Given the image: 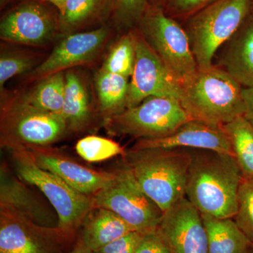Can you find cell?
<instances>
[{
	"mask_svg": "<svg viewBox=\"0 0 253 253\" xmlns=\"http://www.w3.org/2000/svg\"><path fill=\"white\" fill-rule=\"evenodd\" d=\"M10 169L6 163L0 167V208L7 210L26 217L38 225L54 228V213L44 202Z\"/></svg>",
	"mask_w": 253,
	"mask_h": 253,
	"instance_id": "2e32d148",
	"label": "cell"
},
{
	"mask_svg": "<svg viewBox=\"0 0 253 253\" xmlns=\"http://www.w3.org/2000/svg\"><path fill=\"white\" fill-rule=\"evenodd\" d=\"M129 78L100 70L95 81L100 109L105 118L119 114L126 109Z\"/></svg>",
	"mask_w": 253,
	"mask_h": 253,
	"instance_id": "7402d4cb",
	"label": "cell"
},
{
	"mask_svg": "<svg viewBox=\"0 0 253 253\" xmlns=\"http://www.w3.org/2000/svg\"><path fill=\"white\" fill-rule=\"evenodd\" d=\"M130 149L212 150L234 156L230 141L222 128L212 127L196 121L186 123L165 137L139 139Z\"/></svg>",
	"mask_w": 253,
	"mask_h": 253,
	"instance_id": "e0dca14e",
	"label": "cell"
},
{
	"mask_svg": "<svg viewBox=\"0 0 253 253\" xmlns=\"http://www.w3.org/2000/svg\"><path fill=\"white\" fill-rule=\"evenodd\" d=\"M1 146L9 150L48 147L68 130L62 114L43 111L21 98L6 105L1 113Z\"/></svg>",
	"mask_w": 253,
	"mask_h": 253,
	"instance_id": "52a82bcc",
	"label": "cell"
},
{
	"mask_svg": "<svg viewBox=\"0 0 253 253\" xmlns=\"http://www.w3.org/2000/svg\"><path fill=\"white\" fill-rule=\"evenodd\" d=\"M189 149L126 150L122 161L145 194L166 212L185 197Z\"/></svg>",
	"mask_w": 253,
	"mask_h": 253,
	"instance_id": "3957f363",
	"label": "cell"
},
{
	"mask_svg": "<svg viewBox=\"0 0 253 253\" xmlns=\"http://www.w3.org/2000/svg\"><path fill=\"white\" fill-rule=\"evenodd\" d=\"M37 60L31 56L3 54L0 58V89L5 83L18 75L27 72L36 66Z\"/></svg>",
	"mask_w": 253,
	"mask_h": 253,
	"instance_id": "f1b7e54d",
	"label": "cell"
},
{
	"mask_svg": "<svg viewBox=\"0 0 253 253\" xmlns=\"http://www.w3.org/2000/svg\"><path fill=\"white\" fill-rule=\"evenodd\" d=\"M201 215L207 232L208 253H249L252 241L234 218Z\"/></svg>",
	"mask_w": 253,
	"mask_h": 253,
	"instance_id": "ffe728a7",
	"label": "cell"
},
{
	"mask_svg": "<svg viewBox=\"0 0 253 253\" xmlns=\"http://www.w3.org/2000/svg\"><path fill=\"white\" fill-rule=\"evenodd\" d=\"M245 105L244 117L253 126V86L242 87Z\"/></svg>",
	"mask_w": 253,
	"mask_h": 253,
	"instance_id": "836d02e7",
	"label": "cell"
},
{
	"mask_svg": "<svg viewBox=\"0 0 253 253\" xmlns=\"http://www.w3.org/2000/svg\"><path fill=\"white\" fill-rule=\"evenodd\" d=\"M120 16L126 22L139 19L144 14L146 0H116Z\"/></svg>",
	"mask_w": 253,
	"mask_h": 253,
	"instance_id": "d6a6232c",
	"label": "cell"
},
{
	"mask_svg": "<svg viewBox=\"0 0 253 253\" xmlns=\"http://www.w3.org/2000/svg\"><path fill=\"white\" fill-rule=\"evenodd\" d=\"M83 224L82 241L93 252L134 231L118 214L105 208H93Z\"/></svg>",
	"mask_w": 253,
	"mask_h": 253,
	"instance_id": "d6986e66",
	"label": "cell"
},
{
	"mask_svg": "<svg viewBox=\"0 0 253 253\" xmlns=\"http://www.w3.org/2000/svg\"><path fill=\"white\" fill-rule=\"evenodd\" d=\"M214 0H170L169 12L172 16H191Z\"/></svg>",
	"mask_w": 253,
	"mask_h": 253,
	"instance_id": "1f68e13d",
	"label": "cell"
},
{
	"mask_svg": "<svg viewBox=\"0 0 253 253\" xmlns=\"http://www.w3.org/2000/svg\"><path fill=\"white\" fill-rule=\"evenodd\" d=\"M185 197L203 214L234 218L243 174L232 155L189 149Z\"/></svg>",
	"mask_w": 253,
	"mask_h": 253,
	"instance_id": "6da1fadb",
	"label": "cell"
},
{
	"mask_svg": "<svg viewBox=\"0 0 253 253\" xmlns=\"http://www.w3.org/2000/svg\"><path fill=\"white\" fill-rule=\"evenodd\" d=\"M132 33L135 63L129 82L126 109L137 106L151 96H171L179 100V82L143 35L136 32Z\"/></svg>",
	"mask_w": 253,
	"mask_h": 253,
	"instance_id": "30bf717a",
	"label": "cell"
},
{
	"mask_svg": "<svg viewBox=\"0 0 253 253\" xmlns=\"http://www.w3.org/2000/svg\"><path fill=\"white\" fill-rule=\"evenodd\" d=\"M110 1L111 0H68L64 12L59 17L61 31L68 36L92 22L104 14Z\"/></svg>",
	"mask_w": 253,
	"mask_h": 253,
	"instance_id": "d4e9b609",
	"label": "cell"
},
{
	"mask_svg": "<svg viewBox=\"0 0 253 253\" xmlns=\"http://www.w3.org/2000/svg\"><path fill=\"white\" fill-rule=\"evenodd\" d=\"M62 115L68 130L74 132L83 131L90 122V103L85 84L73 71L66 73Z\"/></svg>",
	"mask_w": 253,
	"mask_h": 253,
	"instance_id": "44dd1931",
	"label": "cell"
},
{
	"mask_svg": "<svg viewBox=\"0 0 253 253\" xmlns=\"http://www.w3.org/2000/svg\"><path fill=\"white\" fill-rule=\"evenodd\" d=\"M133 253H171L156 230L143 234Z\"/></svg>",
	"mask_w": 253,
	"mask_h": 253,
	"instance_id": "4dcf8cb0",
	"label": "cell"
},
{
	"mask_svg": "<svg viewBox=\"0 0 253 253\" xmlns=\"http://www.w3.org/2000/svg\"><path fill=\"white\" fill-rule=\"evenodd\" d=\"M109 35V30L104 27L68 35L33 71L34 78L42 80L54 73L90 62L104 47Z\"/></svg>",
	"mask_w": 253,
	"mask_h": 253,
	"instance_id": "4fadbf2b",
	"label": "cell"
},
{
	"mask_svg": "<svg viewBox=\"0 0 253 253\" xmlns=\"http://www.w3.org/2000/svg\"><path fill=\"white\" fill-rule=\"evenodd\" d=\"M236 224L253 242V176H243L238 192Z\"/></svg>",
	"mask_w": 253,
	"mask_h": 253,
	"instance_id": "83f0119b",
	"label": "cell"
},
{
	"mask_svg": "<svg viewBox=\"0 0 253 253\" xmlns=\"http://www.w3.org/2000/svg\"><path fill=\"white\" fill-rule=\"evenodd\" d=\"M179 85V101L193 121L222 128L244 116L242 86L223 68H198Z\"/></svg>",
	"mask_w": 253,
	"mask_h": 253,
	"instance_id": "7a4b0ae2",
	"label": "cell"
},
{
	"mask_svg": "<svg viewBox=\"0 0 253 253\" xmlns=\"http://www.w3.org/2000/svg\"><path fill=\"white\" fill-rule=\"evenodd\" d=\"M57 227H44L7 210L0 208V253H56Z\"/></svg>",
	"mask_w": 253,
	"mask_h": 253,
	"instance_id": "7c38bea8",
	"label": "cell"
},
{
	"mask_svg": "<svg viewBox=\"0 0 253 253\" xmlns=\"http://www.w3.org/2000/svg\"><path fill=\"white\" fill-rule=\"evenodd\" d=\"M156 231L171 253H208L202 215L186 197L164 212Z\"/></svg>",
	"mask_w": 253,
	"mask_h": 253,
	"instance_id": "8fae6325",
	"label": "cell"
},
{
	"mask_svg": "<svg viewBox=\"0 0 253 253\" xmlns=\"http://www.w3.org/2000/svg\"><path fill=\"white\" fill-rule=\"evenodd\" d=\"M40 167L54 173L73 189L92 196L114 179L115 171L96 170L80 164L66 155L48 147L30 149Z\"/></svg>",
	"mask_w": 253,
	"mask_h": 253,
	"instance_id": "5bb4252c",
	"label": "cell"
},
{
	"mask_svg": "<svg viewBox=\"0 0 253 253\" xmlns=\"http://www.w3.org/2000/svg\"><path fill=\"white\" fill-rule=\"evenodd\" d=\"M249 253H253V242H252V245H251V249H250Z\"/></svg>",
	"mask_w": 253,
	"mask_h": 253,
	"instance_id": "74e56055",
	"label": "cell"
},
{
	"mask_svg": "<svg viewBox=\"0 0 253 253\" xmlns=\"http://www.w3.org/2000/svg\"><path fill=\"white\" fill-rule=\"evenodd\" d=\"M114 171V179L91 196L94 208L116 213L134 231L156 230L164 214L162 210L145 194L123 161Z\"/></svg>",
	"mask_w": 253,
	"mask_h": 253,
	"instance_id": "ba28073f",
	"label": "cell"
},
{
	"mask_svg": "<svg viewBox=\"0 0 253 253\" xmlns=\"http://www.w3.org/2000/svg\"><path fill=\"white\" fill-rule=\"evenodd\" d=\"M9 0H0V2H1V6L6 4L7 1H9Z\"/></svg>",
	"mask_w": 253,
	"mask_h": 253,
	"instance_id": "8d00e7d4",
	"label": "cell"
},
{
	"mask_svg": "<svg viewBox=\"0 0 253 253\" xmlns=\"http://www.w3.org/2000/svg\"><path fill=\"white\" fill-rule=\"evenodd\" d=\"M66 74L54 73L43 78L27 94L21 98L27 104L48 112L62 114Z\"/></svg>",
	"mask_w": 253,
	"mask_h": 253,
	"instance_id": "cb8c5ba5",
	"label": "cell"
},
{
	"mask_svg": "<svg viewBox=\"0 0 253 253\" xmlns=\"http://www.w3.org/2000/svg\"><path fill=\"white\" fill-rule=\"evenodd\" d=\"M77 154L89 163L106 161L118 156H123L126 150L123 146L108 138L99 136H86L78 141Z\"/></svg>",
	"mask_w": 253,
	"mask_h": 253,
	"instance_id": "4316f807",
	"label": "cell"
},
{
	"mask_svg": "<svg viewBox=\"0 0 253 253\" xmlns=\"http://www.w3.org/2000/svg\"><path fill=\"white\" fill-rule=\"evenodd\" d=\"M14 172L44 194L58 217L56 227L65 235L83 224L94 208L92 197L81 194L59 176L40 167L29 149L10 150Z\"/></svg>",
	"mask_w": 253,
	"mask_h": 253,
	"instance_id": "277c9868",
	"label": "cell"
},
{
	"mask_svg": "<svg viewBox=\"0 0 253 253\" xmlns=\"http://www.w3.org/2000/svg\"><path fill=\"white\" fill-rule=\"evenodd\" d=\"M56 23L44 6L28 3L1 19L0 36L4 41L28 45L45 44L54 36Z\"/></svg>",
	"mask_w": 253,
	"mask_h": 253,
	"instance_id": "9a60e30c",
	"label": "cell"
},
{
	"mask_svg": "<svg viewBox=\"0 0 253 253\" xmlns=\"http://www.w3.org/2000/svg\"><path fill=\"white\" fill-rule=\"evenodd\" d=\"M222 129L230 141L233 154L243 176H253V126L244 116L236 118Z\"/></svg>",
	"mask_w": 253,
	"mask_h": 253,
	"instance_id": "603a6c76",
	"label": "cell"
},
{
	"mask_svg": "<svg viewBox=\"0 0 253 253\" xmlns=\"http://www.w3.org/2000/svg\"><path fill=\"white\" fill-rule=\"evenodd\" d=\"M193 121L180 101L171 96H151L134 107L106 118L105 127L111 134L139 139L170 135Z\"/></svg>",
	"mask_w": 253,
	"mask_h": 253,
	"instance_id": "8992f818",
	"label": "cell"
},
{
	"mask_svg": "<svg viewBox=\"0 0 253 253\" xmlns=\"http://www.w3.org/2000/svg\"><path fill=\"white\" fill-rule=\"evenodd\" d=\"M252 3L253 0H214L191 16L186 32L199 68L212 66L218 50L251 14Z\"/></svg>",
	"mask_w": 253,
	"mask_h": 253,
	"instance_id": "5b68a950",
	"label": "cell"
},
{
	"mask_svg": "<svg viewBox=\"0 0 253 253\" xmlns=\"http://www.w3.org/2000/svg\"><path fill=\"white\" fill-rule=\"evenodd\" d=\"M142 235V233L131 231L93 253H133Z\"/></svg>",
	"mask_w": 253,
	"mask_h": 253,
	"instance_id": "f546056e",
	"label": "cell"
},
{
	"mask_svg": "<svg viewBox=\"0 0 253 253\" xmlns=\"http://www.w3.org/2000/svg\"><path fill=\"white\" fill-rule=\"evenodd\" d=\"M69 253H93V251L88 249L81 240Z\"/></svg>",
	"mask_w": 253,
	"mask_h": 253,
	"instance_id": "d590c367",
	"label": "cell"
},
{
	"mask_svg": "<svg viewBox=\"0 0 253 253\" xmlns=\"http://www.w3.org/2000/svg\"><path fill=\"white\" fill-rule=\"evenodd\" d=\"M41 1H46V2L51 3L57 8L59 11L60 16H61L64 12L66 9V3L68 0H41Z\"/></svg>",
	"mask_w": 253,
	"mask_h": 253,
	"instance_id": "e575fe53",
	"label": "cell"
},
{
	"mask_svg": "<svg viewBox=\"0 0 253 253\" xmlns=\"http://www.w3.org/2000/svg\"><path fill=\"white\" fill-rule=\"evenodd\" d=\"M142 27L143 36L179 83L197 71L187 32L172 18L156 10L144 18Z\"/></svg>",
	"mask_w": 253,
	"mask_h": 253,
	"instance_id": "9c48e42d",
	"label": "cell"
},
{
	"mask_svg": "<svg viewBox=\"0 0 253 253\" xmlns=\"http://www.w3.org/2000/svg\"><path fill=\"white\" fill-rule=\"evenodd\" d=\"M224 44L226 49L220 61L223 69L242 87L253 86V17L251 14Z\"/></svg>",
	"mask_w": 253,
	"mask_h": 253,
	"instance_id": "ac0fdd59",
	"label": "cell"
},
{
	"mask_svg": "<svg viewBox=\"0 0 253 253\" xmlns=\"http://www.w3.org/2000/svg\"><path fill=\"white\" fill-rule=\"evenodd\" d=\"M135 63V46L133 33L123 36L113 46L103 64L101 71L129 78Z\"/></svg>",
	"mask_w": 253,
	"mask_h": 253,
	"instance_id": "484cf974",
	"label": "cell"
},
{
	"mask_svg": "<svg viewBox=\"0 0 253 253\" xmlns=\"http://www.w3.org/2000/svg\"><path fill=\"white\" fill-rule=\"evenodd\" d=\"M251 15L253 17V3H252V6H251Z\"/></svg>",
	"mask_w": 253,
	"mask_h": 253,
	"instance_id": "f35d334b",
	"label": "cell"
}]
</instances>
